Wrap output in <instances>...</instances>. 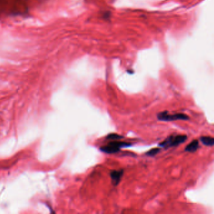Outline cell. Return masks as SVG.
<instances>
[{"label": "cell", "instance_id": "6da1fadb", "mask_svg": "<svg viewBox=\"0 0 214 214\" xmlns=\"http://www.w3.org/2000/svg\"><path fill=\"white\" fill-rule=\"evenodd\" d=\"M187 136L186 135H172L158 144V146L164 148H168L178 146L186 141Z\"/></svg>", "mask_w": 214, "mask_h": 214}, {"label": "cell", "instance_id": "7a4b0ae2", "mask_svg": "<svg viewBox=\"0 0 214 214\" xmlns=\"http://www.w3.org/2000/svg\"><path fill=\"white\" fill-rule=\"evenodd\" d=\"M131 144L129 142L123 141H112L110 142L107 145L100 148V150L107 154H115L118 153L121 148H127L131 146Z\"/></svg>", "mask_w": 214, "mask_h": 214}, {"label": "cell", "instance_id": "3957f363", "mask_svg": "<svg viewBox=\"0 0 214 214\" xmlns=\"http://www.w3.org/2000/svg\"><path fill=\"white\" fill-rule=\"evenodd\" d=\"M157 118L159 121H173L177 120H183V121H187L189 120L190 118L185 114L183 113H177L175 115H169L168 112L165 111L161 112L157 115Z\"/></svg>", "mask_w": 214, "mask_h": 214}, {"label": "cell", "instance_id": "277c9868", "mask_svg": "<svg viewBox=\"0 0 214 214\" xmlns=\"http://www.w3.org/2000/svg\"><path fill=\"white\" fill-rule=\"evenodd\" d=\"M123 173H124L123 169L113 170L110 173V177L111 178V180H112V183L113 185H115V186H117V185H118L123 175Z\"/></svg>", "mask_w": 214, "mask_h": 214}, {"label": "cell", "instance_id": "5b68a950", "mask_svg": "<svg viewBox=\"0 0 214 214\" xmlns=\"http://www.w3.org/2000/svg\"><path fill=\"white\" fill-rule=\"evenodd\" d=\"M199 148V142L197 139L193 140L189 145H188L185 149V151L189 153H195Z\"/></svg>", "mask_w": 214, "mask_h": 214}, {"label": "cell", "instance_id": "8992f818", "mask_svg": "<svg viewBox=\"0 0 214 214\" xmlns=\"http://www.w3.org/2000/svg\"><path fill=\"white\" fill-rule=\"evenodd\" d=\"M202 144L207 146H212L214 145V139L210 136H202L200 138Z\"/></svg>", "mask_w": 214, "mask_h": 214}, {"label": "cell", "instance_id": "52a82bcc", "mask_svg": "<svg viewBox=\"0 0 214 214\" xmlns=\"http://www.w3.org/2000/svg\"><path fill=\"white\" fill-rule=\"evenodd\" d=\"M123 138L124 137L123 136H121L119 134H118L116 133H111V134H108L106 136V139L115 141V140H119L121 139H123Z\"/></svg>", "mask_w": 214, "mask_h": 214}, {"label": "cell", "instance_id": "ba28073f", "mask_svg": "<svg viewBox=\"0 0 214 214\" xmlns=\"http://www.w3.org/2000/svg\"><path fill=\"white\" fill-rule=\"evenodd\" d=\"M160 151V148H153V149L150 150V151H148L146 153V155L148 156L153 157V156L156 155Z\"/></svg>", "mask_w": 214, "mask_h": 214}]
</instances>
